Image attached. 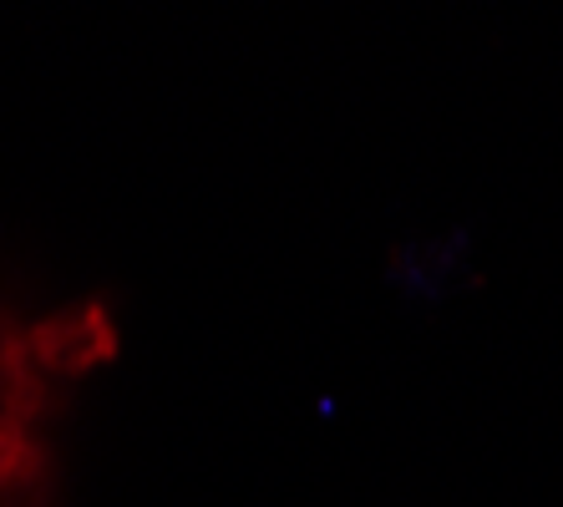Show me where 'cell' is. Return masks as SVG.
Segmentation results:
<instances>
[{
	"label": "cell",
	"mask_w": 563,
	"mask_h": 507,
	"mask_svg": "<svg viewBox=\"0 0 563 507\" xmlns=\"http://www.w3.org/2000/svg\"><path fill=\"white\" fill-rule=\"evenodd\" d=\"M122 351L118 289L0 295V507H77L71 427Z\"/></svg>",
	"instance_id": "6da1fadb"
}]
</instances>
